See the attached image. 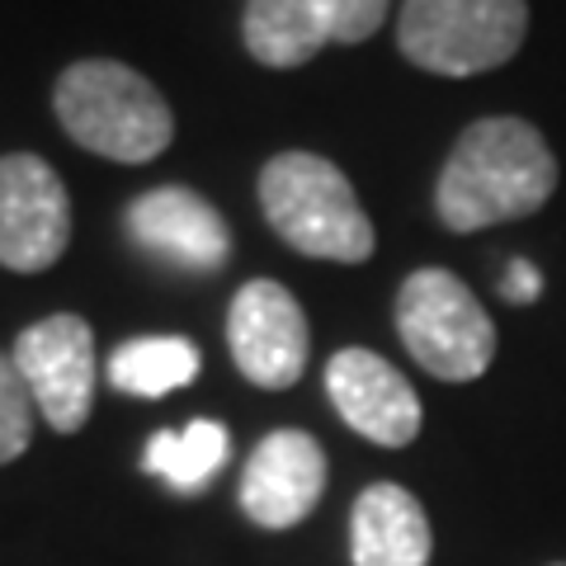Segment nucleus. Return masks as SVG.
I'll use <instances>...</instances> for the list:
<instances>
[{
    "label": "nucleus",
    "mask_w": 566,
    "mask_h": 566,
    "mask_svg": "<svg viewBox=\"0 0 566 566\" xmlns=\"http://www.w3.org/2000/svg\"><path fill=\"white\" fill-rule=\"evenodd\" d=\"M557 193V156L543 133L524 118L495 114L476 118L453 142L434 185V212L449 232H486L501 222H520Z\"/></svg>",
    "instance_id": "nucleus-1"
},
{
    "label": "nucleus",
    "mask_w": 566,
    "mask_h": 566,
    "mask_svg": "<svg viewBox=\"0 0 566 566\" xmlns=\"http://www.w3.org/2000/svg\"><path fill=\"white\" fill-rule=\"evenodd\" d=\"M52 114L76 147L118 166L156 161L175 137V114L166 95L142 71L109 57L71 62L52 91Z\"/></svg>",
    "instance_id": "nucleus-2"
},
{
    "label": "nucleus",
    "mask_w": 566,
    "mask_h": 566,
    "mask_svg": "<svg viewBox=\"0 0 566 566\" xmlns=\"http://www.w3.org/2000/svg\"><path fill=\"white\" fill-rule=\"evenodd\" d=\"M260 212L297 255L364 264L378 251V232L345 170L316 151H279L264 161Z\"/></svg>",
    "instance_id": "nucleus-3"
},
{
    "label": "nucleus",
    "mask_w": 566,
    "mask_h": 566,
    "mask_svg": "<svg viewBox=\"0 0 566 566\" xmlns=\"http://www.w3.org/2000/svg\"><path fill=\"white\" fill-rule=\"evenodd\" d=\"M528 0H406L397 52L430 76H482L524 48Z\"/></svg>",
    "instance_id": "nucleus-4"
},
{
    "label": "nucleus",
    "mask_w": 566,
    "mask_h": 566,
    "mask_svg": "<svg viewBox=\"0 0 566 566\" xmlns=\"http://www.w3.org/2000/svg\"><path fill=\"white\" fill-rule=\"evenodd\" d=\"M397 335L406 354L439 382H476L495 359V326L458 274L416 270L397 293Z\"/></svg>",
    "instance_id": "nucleus-5"
},
{
    "label": "nucleus",
    "mask_w": 566,
    "mask_h": 566,
    "mask_svg": "<svg viewBox=\"0 0 566 566\" xmlns=\"http://www.w3.org/2000/svg\"><path fill=\"white\" fill-rule=\"evenodd\" d=\"M14 368L29 387L33 406L57 434H76L95 406V335L76 312H57L20 331L14 340Z\"/></svg>",
    "instance_id": "nucleus-6"
},
{
    "label": "nucleus",
    "mask_w": 566,
    "mask_h": 566,
    "mask_svg": "<svg viewBox=\"0 0 566 566\" xmlns=\"http://www.w3.org/2000/svg\"><path fill=\"white\" fill-rule=\"evenodd\" d=\"M227 349L245 382L264 392H289L312 359V326L303 303L279 279L241 283L227 307Z\"/></svg>",
    "instance_id": "nucleus-7"
},
{
    "label": "nucleus",
    "mask_w": 566,
    "mask_h": 566,
    "mask_svg": "<svg viewBox=\"0 0 566 566\" xmlns=\"http://www.w3.org/2000/svg\"><path fill=\"white\" fill-rule=\"evenodd\" d=\"M71 199L62 175L43 156H0V264L14 274H43L66 255Z\"/></svg>",
    "instance_id": "nucleus-8"
},
{
    "label": "nucleus",
    "mask_w": 566,
    "mask_h": 566,
    "mask_svg": "<svg viewBox=\"0 0 566 566\" xmlns=\"http://www.w3.org/2000/svg\"><path fill=\"white\" fill-rule=\"evenodd\" d=\"M128 237L137 251L185 274H218L232 260V232L222 212L189 185H156L128 203Z\"/></svg>",
    "instance_id": "nucleus-9"
},
{
    "label": "nucleus",
    "mask_w": 566,
    "mask_h": 566,
    "mask_svg": "<svg viewBox=\"0 0 566 566\" xmlns=\"http://www.w3.org/2000/svg\"><path fill=\"white\" fill-rule=\"evenodd\" d=\"M326 397L340 411V420L368 444L382 449H406L416 444L424 411L416 387L401 378L397 364H387L374 349H335L326 364Z\"/></svg>",
    "instance_id": "nucleus-10"
},
{
    "label": "nucleus",
    "mask_w": 566,
    "mask_h": 566,
    "mask_svg": "<svg viewBox=\"0 0 566 566\" xmlns=\"http://www.w3.org/2000/svg\"><path fill=\"white\" fill-rule=\"evenodd\" d=\"M326 495V453L307 430L264 434L241 472V510L260 528H297Z\"/></svg>",
    "instance_id": "nucleus-11"
},
{
    "label": "nucleus",
    "mask_w": 566,
    "mask_h": 566,
    "mask_svg": "<svg viewBox=\"0 0 566 566\" xmlns=\"http://www.w3.org/2000/svg\"><path fill=\"white\" fill-rule=\"evenodd\" d=\"M434 534L430 515L406 486L374 482L354 501L349 557L354 566H430Z\"/></svg>",
    "instance_id": "nucleus-12"
},
{
    "label": "nucleus",
    "mask_w": 566,
    "mask_h": 566,
    "mask_svg": "<svg viewBox=\"0 0 566 566\" xmlns=\"http://www.w3.org/2000/svg\"><path fill=\"white\" fill-rule=\"evenodd\" d=\"M241 43L270 71L307 66L335 43V0H245Z\"/></svg>",
    "instance_id": "nucleus-13"
},
{
    "label": "nucleus",
    "mask_w": 566,
    "mask_h": 566,
    "mask_svg": "<svg viewBox=\"0 0 566 566\" xmlns=\"http://www.w3.org/2000/svg\"><path fill=\"white\" fill-rule=\"evenodd\" d=\"M199 349L185 335H142L114 349L109 382L123 397H166L175 387H189L199 378Z\"/></svg>",
    "instance_id": "nucleus-14"
},
{
    "label": "nucleus",
    "mask_w": 566,
    "mask_h": 566,
    "mask_svg": "<svg viewBox=\"0 0 566 566\" xmlns=\"http://www.w3.org/2000/svg\"><path fill=\"white\" fill-rule=\"evenodd\" d=\"M227 449H232L227 424L193 420V424H185V430L151 434L147 453H142V468H147L151 476H161V482L175 486V491H199L227 463Z\"/></svg>",
    "instance_id": "nucleus-15"
},
{
    "label": "nucleus",
    "mask_w": 566,
    "mask_h": 566,
    "mask_svg": "<svg viewBox=\"0 0 566 566\" xmlns=\"http://www.w3.org/2000/svg\"><path fill=\"white\" fill-rule=\"evenodd\" d=\"M33 444V397L10 354H0V468Z\"/></svg>",
    "instance_id": "nucleus-16"
},
{
    "label": "nucleus",
    "mask_w": 566,
    "mask_h": 566,
    "mask_svg": "<svg viewBox=\"0 0 566 566\" xmlns=\"http://www.w3.org/2000/svg\"><path fill=\"white\" fill-rule=\"evenodd\" d=\"M392 0H335V43H368L387 24Z\"/></svg>",
    "instance_id": "nucleus-17"
},
{
    "label": "nucleus",
    "mask_w": 566,
    "mask_h": 566,
    "mask_svg": "<svg viewBox=\"0 0 566 566\" xmlns=\"http://www.w3.org/2000/svg\"><path fill=\"white\" fill-rule=\"evenodd\" d=\"M538 293H543L538 264L510 260V264H505V274H501V297H505V303H510V307H528V303H538Z\"/></svg>",
    "instance_id": "nucleus-18"
},
{
    "label": "nucleus",
    "mask_w": 566,
    "mask_h": 566,
    "mask_svg": "<svg viewBox=\"0 0 566 566\" xmlns=\"http://www.w3.org/2000/svg\"><path fill=\"white\" fill-rule=\"evenodd\" d=\"M557 566H566V562H557Z\"/></svg>",
    "instance_id": "nucleus-19"
}]
</instances>
